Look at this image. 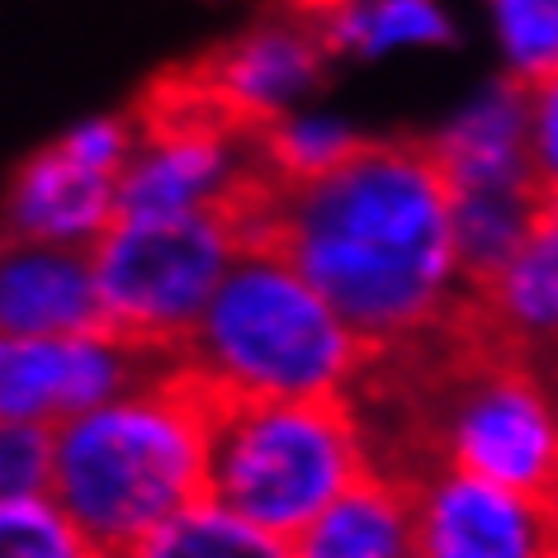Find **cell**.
I'll return each instance as SVG.
<instances>
[{
	"mask_svg": "<svg viewBox=\"0 0 558 558\" xmlns=\"http://www.w3.org/2000/svg\"><path fill=\"white\" fill-rule=\"evenodd\" d=\"M236 222L246 246L294 260L379 360L430 351L469 323L454 185L430 137H369L299 185L265 171Z\"/></svg>",
	"mask_w": 558,
	"mask_h": 558,
	"instance_id": "obj_1",
	"label": "cell"
},
{
	"mask_svg": "<svg viewBox=\"0 0 558 558\" xmlns=\"http://www.w3.org/2000/svg\"><path fill=\"white\" fill-rule=\"evenodd\" d=\"M218 402L175 360L143 384L58 426L52 497L109 558L208 497Z\"/></svg>",
	"mask_w": 558,
	"mask_h": 558,
	"instance_id": "obj_2",
	"label": "cell"
},
{
	"mask_svg": "<svg viewBox=\"0 0 558 558\" xmlns=\"http://www.w3.org/2000/svg\"><path fill=\"white\" fill-rule=\"evenodd\" d=\"M374 360L294 260L251 242L175 365L214 402H355Z\"/></svg>",
	"mask_w": 558,
	"mask_h": 558,
	"instance_id": "obj_3",
	"label": "cell"
},
{
	"mask_svg": "<svg viewBox=\"0 0 558 558\" xmlns=\"http://www.w3.org/2000/svg\"><path fill=\"white\" fill-rule=\"evenodd\" d=\"M379 473L355 402H218L208 497L279 539H299L317 515Z\"/></svg>",
	"mask_w": 558,
	"mask_h": 558,
	"instance_id": "obj_4",
	"label": "cell"
},
{
	"mask_svg": "<svg viewBox=\"0 0 558 558\" xmlns=\"http://www.w3.org/2000/svg\"><path fill=\"white\" fill-rule=\"evenodd\" d=\"M242 251L246 228L232 214H119L90 251L105 327L137 351L175 360Z\"/></svg>",
	"mask_w": 558,
	"mask_h": 558,
	"instance_id": "obj_5",
	"label": "cell"
},
{
	"mask_svg": "<svg viewBox=\"0 0 558 558\" xmlns=\"http://www.w3.org/2000/svg\"><path fill=\"white\" fill-rule=\"evenodd\" d=\"M426 445L440 464L535 497H558L554 369L478 345V355L440 379Z\"/></svg>",
	"mask_w": 558,
	"mask_h": 558,
	"instance_id": "obj_6",
	"label": "cell"
},
{
	"mask_svg": "<svg viewBox=\"0 0 558 558\" xmlns=\"http://www.w3.org/2000/svg\"><path fill=\"white\" fill-rule=\"evenodd\" d=\"M157 365V355L137 351L114 327L72 331V337H5L0 341V422L58 430L129 393Z\"/></svg>",
	"mask_w": 558,
	"mask_h": 558,
	"instance_id": "obj_7",
	"label": "cell"
},
{
	"mask_svg": "<svg viewBox=\"0 0 558 558\" xmlns=\"http://www.w3.org/2000/svg\"><path fill=\"white\" fill-rule=\"evenodd\" d=\"M416 558H558V497L430 459L408 478Z\"/></svg>",
	"mask_w": 558,
	"mask_h": 558,
	"instance_id": "obj_8",
	"label": "cell"
},
{
	"mask_svg": "<svg viewBox=\"0 0 558 558\" xmlns=\"http://www.w3.org/2000/svg\"><path fill=\"white\" fill-rule=\"evenodd\" d=\"M119 218V175L90 166L81 151L58 137L34 151L10 180L5 236L24 246L95 251Z\"/></svg>",
	"mask_w": 558,
	"mask_h": 558,
	"instance_id": "obj_9",
	"label": "cell"
},
{
	"mask_svg": "<svg viewBox=\"0 0 558 558\" xmlns=\"http://www.w3.org/2000/svg\"><path fill=\"white\" fill-rule=\"evenodd\" d=\"M331 48L317 38L308 24L284 15L279 24L236 38V44L204 52L199 72L256 123V129H275L279 119H289V105L299 95H308L323 81V66Z\"/></svg>",
	"mask_w": 558,
	"mask_h": 558,
	"instance_id": "obj_10",
	"label": "cell"
},
{
	"mask_svg": "<svg viewBox=\"0 0 558 558\" xmlns=\"http://www.w3.org/2000/svg\"><path fill=\"white\" fill-rule=\"evenodd\" d=\"M464 331L487 351L558 369V242L535 236L493 279L473 284Z\"/></svg>",
	"mask_w": 558,
	"mask_h": 558,
	"instance_id": "obj_11",
	"label": "cell"
},
{
	"mask_svg": "<svg viewBox=\"0 0 558 558\" xmlns=\"http://www.w3.org/2000/svg\"><path fill=\"white\" fill-rule=\"evenodd\" d=\"M454 194L473 190H544L535 171V90L507 76L440 137H430Z\"/></svg>",
	"mask_w": 558,
	"mask_h": 558,
	"instance_id": "obj_12",
	"label": "cell"
},
{
	"mask_svg": "<svg viewBox=\"0 0 558 558\" xmlns=\"http://www.w3.org/2000/svg\"><path fill=\"white\" fill-rule=\"evenodd\" d=\"M0 327L5 337H72L105 327L90 251L10 242L0 265Z\"/></svg>",
	"mask_w": 558,
	"mask_h": 558,
	"instance_id": "obj_13",
	"label": "cell"
},
{
	"mask_svg": "<svg viewBox=\"0 0 558 558\" xmlns=\"http://www.w3.org/2000/svg\"><path fill=\"white\" fill-rule=\"evenodd\" d=\"M289 544H294V558H416L408 478L388 469L369 473Z\"/></svg>",
	"mask_w": 558,
	"mask_h": 558,
	"instance_id": "obj_14",
	"label": "cell"
},
{
	"mask_svg": "<svg viewBox=\"0 0 558 558\" xmlns=\"http://www.w3.org/2000/svg\"><path fill=\"white\" fill-rule=\"evenodd\" d=\"M544 232V190H473L454 194L459 265L469 284L493 279L501 265Z\"/></svg>",
	"mask_w": 558,
	"mask_h": 558,
	"instance_id": "obj_15",
	"label": "cell"
},
{
	"mask_svg": "<svg viewBox=\"0 0 558 558\" xmlns=\"http://www.w3.org/2000/svg\"><path fill=\"white\" fill-rule=\"evenodd\" d=\"M119 558H294V544L236 515L218 497H199Z\"/></svg>",
	"mask_w": 558,
	"mask_h": 558,
	"instance_id": "obj_16",
	"label": "cell"
},
{
	"mask_svg": "<svg viewBox=\"0 0 558 558\" xmlns=\"http://www.w3.org/2000/svg\"><path fill=\"white\" fill-rule=\"evenodd\" d=\"M0 558H109L52 493L0 497Z\"/></svg>",
	"mask_w": 558,
	"mask_h": 558,
	"instance_id": "obj_17",
	"label": "cell"
},
{
	"mask_svg": "<svg viewBox=\"0 0 558 558\" xmlns=\"http://www.w3.org/2000/svg\"><path fill=\"white\" fill-rule=\"evenodd\" d=\"M445 38H450V20L430 0H351V10L331 29V52H384L398 44H445Z\"/></svg>",
	"mask_w": 558,
	"mask_h": 558,
	"instance_id": "obj_18",
	"label": "cell"
},
{
	"mask_svg": "<svg viewBox=\"0 0 558 558\" xmlns=\"http://www.w3.org/2000/svg\"><path fill=\"white\" fill-rule=\"evenodd\" d=\"M511 81L539 90L558 76V0H493Z\"/></svg>",
	"mask_w": 558,
	"mask_h": 558,
	"instance_id": "obj_19",
	"label": "cell"
},
{
	"mask_svg": "<svg viewBox=\"0 0 558 558\" xmlns=\"http://www.w3.org/2000/svg\"><path fill=\"white\" fill-rule=\"evenodd\" d=\"M58 430L29 422H0V497L52 493Z\"/></svg>",
	"mask_w": 558,
	"mask_h": 558,
	"instance_id": "obj_20",
	"label": "cell"
},
{
	"mask_svg": "<svg viewBox=\"0 0 558 558\" xmlns=\"http://www.w3.org/2000/svg\"><path fill=\"white\" fill-rule=\"evenodd\" d=\"M535 171L544 190H558V76L535 90Z\"/></svg>",
	"mask_w": 558,
	"mask_h": 558,
	"instance_id": "obj_21",
	"label": "cell"
},
{
	"mask_svg": "<svg viewBox=\"0 0 558 558\" xmlns=\"http://www.w3.org/2000/svg\"><path fill=\"white\" fill-rule=\"evenodd\" d=\"M544 236L558 242V190H544Z\"/></svg>",
	"mask_w": 558,
	"mask_h": 558,
	"instance_id": "obj_22",
	"label": "cell"
}]
</instances>
